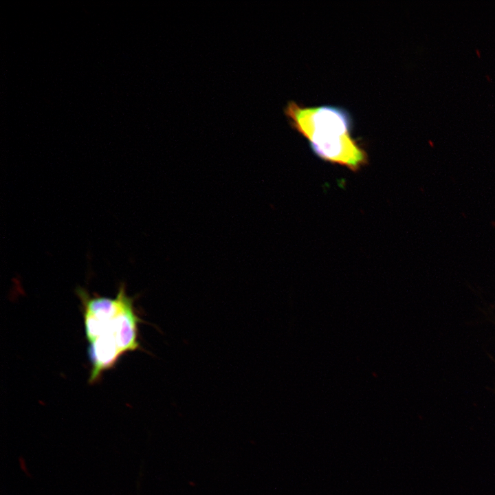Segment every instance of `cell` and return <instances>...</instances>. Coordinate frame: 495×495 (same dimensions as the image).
<instances>
[{
	"label": "cell",
	"instance_id": "obj_1",
	"mask_svg": "<svg viewBox=\"0 0 495 495\" xmlns=\"http://www.w3.org/2000/svg\"><path fill=\"white\" fill-rule=\"evenodd\" d=\"M293 129L307 138L320 158L355 170L367 162V155L351 135L352 119L344 109L324 105L307 107L294 101L284 109Z\"/></svg>",
	"mask_w": 495,
	"mask_h": 495
},
{
	"label": "cell",
	"instance_id": "obj_2",
	"mask_svg": "<svg viewBox=\"0 0 495 495\" xmlns=\"http://www.w3.org/2000/svg\"><path fill=\"white\" fill-rule=\"evenodd\" d=\"M118 291L121 296L120 307L111 320L104 332L111 333L122 354L138 349V324L142 322L133 307V298L127 296L125 285L121 283Z\"/></svg>",
	"mask_w": 495,
	"mask_h": 495
},
{
	"label": "cell",
	"instance_id": "obj_3",
	"mask_svg": "<svg viewBox=\"0 0 495 495\" xmlns=\"http://www.w3.org/2000/svg\"><path fill=\"white\" fill-rule=\"evenodd\" d=\"M89 356L91 369L89 377V383H94L100 379L107 370L113 367L122 355L118 347L115 338L109 332H106L89 342Z\"/></svg>",
	"mask_w": 495,
	"mask_h": 495
},
{
	"label": "cell",
	"instance_id": "obj_4",
	"mask_svg": "<svg viewBox=\"0 0 495 495\" xmlns=\"http://www.w3.org/2000/svg\"><path fill=\"white\" fill-rule=\"evenodd\" d=\"M18 462H19V465L20 470L25 474L26 477H28V478H32V475L28 470L27 463H26L25 458L21 455L19 456L18 457Z\"/></svg>",
	"mask_w": 495,
	"mask_h": 495
},
{
	"label": "cell",
	"instance_id": "obj_5",
	"mask_svg": "<svg viewBox=\"0 0 495 495\" xmlns=\"http://www.w3.org/2000/svg\"><path fill=\"white\" fill-rule=\"evenodd\" d=\"M476 54L478 58H481V52L478 49L475 50Z\"/></svg>",
	"mask_w": 495,
	"mask_h": 495
},
{
	"label": "cell",
	"instance_id": "obj_6",
	"mask_svg": "<svg viewBox=\"0 0 495 495\" xmlns=\"http://www.w3.org/2000/svg\"><path fill=\"white\" fill-rule=\"evenodd\" d=\"M486 78H487L488 80H490V81H491L490 76H489L488 75H486Z\"/></svg>",
	"mask_w": 495,
	"mask_h": 495
}]
</instances>
